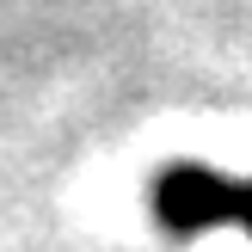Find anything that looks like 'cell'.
<instances>
[{
	"label": "cell",
	"mask_w": 252,
	"mask_h": 252,
	"mask_svg": "<svg viewBox=\"0 0 252 252\" xmlns=\"http://www.w3.org/2000/svg\"><path fill=\"white\" fill-rule=\"evenodd\" d=\"M154 216L179 234H203V228L252 234V185L209 172V166H166L154 179Z\"/></svg>",
	"instance_id": "6da1fadb"
}]
</instances>
